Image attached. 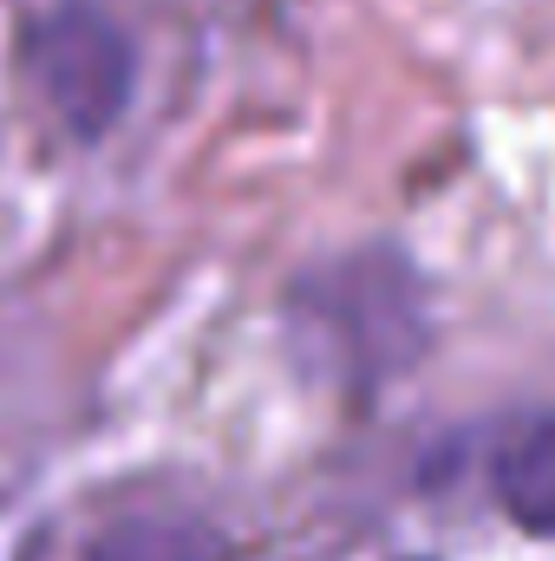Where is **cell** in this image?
<instances>
[{
    "instance_id": "6da1fadb",
    "label": "cell",
    "mask_w": 555,
    "mask_h": 561,
    "mask_svg": "<svg viewBox=\"0 0 555 561\" xmlns=\"http://www.w3.org/2000/svg\"><path fill=\"white\" fill-rule=\"evenodd\" d=\"M26 72L39 99L59 112V125L79 138H105L132 105V39L118 33L112 13L86 0H66L46 20H33Z\"/></svg>"
},
{
    "instance_id": "7a4b0ae2",
    "label": "cell",
    "mask_w": 555,
    "mask_h": 561,
    "mask_svg": "<svg viewBox=\"0 0 555 561\" xmlns=\"http://www.w3.org/2000/svg\"><path fill=\"white\" fill-rule=\"evenodd\" d=\"M294 313L340 346V366H366V373L406 366V353L424 333L418 294L406 287V268L399 262H373V255L314 275L301 287Z\"/></svg>"
},
{
    "instance_id": "3957f363",
    "label": "cell",
    "mask_w": 555,
    "mask_h": 561,
    "mask_svg": "<svg viewBox=\"0 0 555 561\" xmlns=\"http://www.w3.org/2000/svg\"><path fill=\"white\" fill-rule=\"evenodd\" d=\"M497 503L510 510L517 529L555 536V412L517 424L510 444L497 450Z\"/></svg>"
},
{
    "instance_id": "277c9868",
    "label": "cell",
    "mask_w": 555,
    "mask_h": 561,
    "mask_svg": "<svg viewBox=\"0 0 555 561\" xmlns=\"http://www.w3.org/2000/svg\"><path fill=\"white\" fill-rule=\"evenodd\" d=\"M92 561H209V542H203L196 529L144 523V529H118Z\"/></svg>"
}]
</instances>
